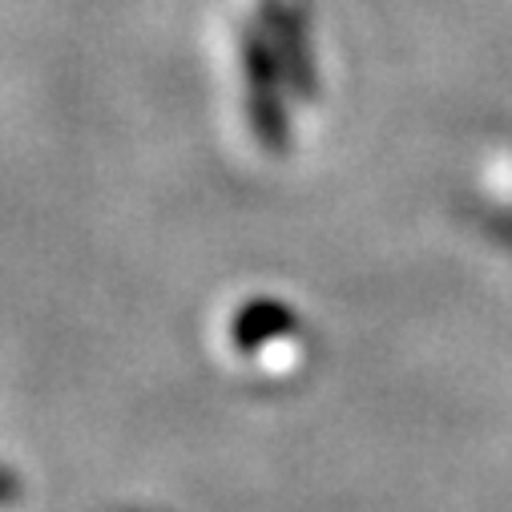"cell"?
<instances>
[{
    "mask_svg": "<svg viewBox=\"0 0 512 512\" xmlns=\"http://www.w3.org/2000/svg\"><path fill=\"white\" fill-rule=\"evenodd\" d=\"M0 496H9V480H0Z\"/></svg>",
    "mask_w": 512,
    "mask_h": 512,
    "instance_id": "6da1fadb",
    "label": "cell"
}]
</instances>
